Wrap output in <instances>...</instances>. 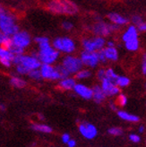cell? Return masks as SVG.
<instances>
[{
  "label": "cell",
  "instance_id": "6da1fadb",
  "mask_svg": "<svg viewBox=\"0 0 146 147\" xmlns=\"http://www.w3.org/2000/svg\"><path fill=\"white\" fill-rule=\"evenodd\" d=\"M48 9L55 14L75 16L79 8L75 3L71 0H51L48 4Z\"/></svg>",
  "mask_w": 146,
  "mask_h": 147
},
{
  "label": "cell",
  "instance_id": "7a4b0ae2",
  "mask_svg": "<svg viewBox=\"0 0 146 147\" xmlns=\"http://www.w3.org/2000/svg\"><path fill=\"white\" fill-rule=\"evenodd\" d=\"M38 46L39 51L36 55H37V57L39 58L41 64L53 65L59 58L60 53L54 49L49 41H45L43 43L38 44Z\"/></svg>",
  "mask_w": 146,
  "mask_h": 147
},
{
  "label": "cell",
  "instance_id": "3957f363",
  "mask_svg": "<svg viewBox=\"0 0 146 147\" xmlns=\"http://www.w3.org/2000/svg\"><path fill=\"white\" fill-rule=\"evenodd\" d=\"M0 31L5 36H13L19 31V26L16 24V19L13 14L6 12L0 16Z\"/></svg>",
  "mask_w": 146,
  "mask_h": 147
},
{
  "label": "cell",
  "instance_id": "277c9868",
  "mask_svg": "<svg viewBox=\"0 0 146 147\" xmlns=\"http://www.w3.org/2000/svg\"><path fill=\"white\" fill-rule=\"evenodd\" d=\"M13 65H21L24 67H25L29 72L34 70V69H39L40 67V61L39 60V58L37 57L36 54L32 55H18L14 56L13 58Z\"/></svg>",
  "mask_w": 146,
  "mask_h": 147
},
{
  "label": "cell",
  "instance_id": "5b68a950",
  "mask_svg": "<svg viewBox=\"0 0 146 147\" xmlns=\"http://www.w3.org/2000/svg\"><path fill=\"white\" fill-rule=\"evenodd\" d=\"M52 46L59 53H64L67 55L73 54L76 49L75 41L67 36L57 37L53 40Z\"/></svg>",
  "mask_w": 146,
  "mask_h": 147
},
{
  "label": "cell",
  "instance_id": "8992f818",
  "mask_svg": "<svg viewBox=\"0 0 146 147\" xmlns=\"http://www.w3.org/2000/svg\"><path fill=\"white\" fill-rule=\"evenodd\" d=\"M119 28V26L113 24L111 23H106V22L103 21H100L92 25V31L94 33V35L105 38V37L109 36L111 33L118 31Z\"/></svg>",
  "mask_w": 146,
  "mask_h": 147
},
{
  "label": "cell",
  "instance_id": "52a82bcc",
  "mask_svg": "<svg viewBox=\"0 0 146 147\" xmlns=\"http://www.w3.org/2000/svg\"><path fill=\"white\" fill-rule=\"evenodd\" d=\"M61 65L65 68V70L70 74V76L75 75V74L80 69H82L83 67L80 57L74 56L72 54H68L65 57H64Z\"/></svg>",
  "mask_w": 146,
  "mask_h": 147
},
{
  "label": "cell",
  "instance_id": "ba28073f",
  "mask_svg": "<svg viewBox=\"0 0 146 147\" xmlns=\"http://www.w3.org/2000/svg\"><path fill=\"white\" fill-rule=\"evenodd\" d=\"M106 45V40L103 37L94 36L92 38L83 39L82 41V46L83 50L91 51V52H97V51L102 49Z\"/></svg>",
  "mask_w": 146,
  "mask_h": 147
},
{
  "label": "cell",
  "instance_id": "9c48e42d",
  "mask_svg": "<svg viewBox=\"0 0 146 147\" xmlns=\"http://www.w3.org/2000/svg\"><path fill=\"white\" fill-rule=\"evenodd\" d=\"M11 40H12V45L20 49H25L31 45L32 37L27 32L19 30L17 32L11 36Z\"/></svg>",
  "mask_w": 146,
  "mask_h": 147
},
{
  "label": "cell",
  "instance_id": "30bf717a",
  "mask_svg": "<svg viewBox=\"0 0 146 147\" xmlns=\"http://www.w3.org/2000/svg\"><path fill=\"white\" fill-rule=\"evenodd\" d=\"M40 76L42 79L46 80H51V81H56V80H60V75L58 73L57 69L53 65L49 64H41L39 68Z\"/></svg>",
  "mask_w": 146,
  "mask_h": 147
},
{
  "label": "cell",
  "instance_id": "8fae6325",
  "mask_svg": "<svg viewBox=\"0 0 146 147\" xmlns=\"http://www.w3.org/2000/svg\"><path fill=\"white\" fill-rule=\"evenodd\" d=\"M80 58H81L83 65L88 68H95L100 63L98 52H91V51L83 50L80 55Z\"/></svg>",
  "mask_w": 146,
  "mask_h": 147
},
{
  "label": "cell",
  "instance_id": "7c38bea8",
  "mask_svg": "<svg viewBox=\"0 0 146 147\" xmlns=\"http://www.w3.org/2000/svg\"><path fill=\"white\" fill-rule=\"evenodd\" d=\"M100 87L102 91L104 92L106 97L107 96H116L119 94L120 88L116 85V84L112 81L107 78H103L100 80Z\"/></svg>",
  "mask_w": 146,
  "mask_h": 147
},
{
  "label": "cell",
  "instance_id": "4fadbf2b",
  "mask_svg": "<svg viewBox=\"0 0 146 147\" xmlns=\"http://www.w3.org/2000/svg\"><path fill=\"white\" fill-rule=\"evenodd\" d=\"M79 131L81 132V134L88 139H92L97 136V128L93 126V125L83 122L80 124L79 126Z\"/></svg>",
  "mask_w": 146,
  "mask_h": 147
},
{
  "label": "cell",
  "instance_id": "5bb4252c",
  "mask_svg": "<svg viewBox=\"0 0 146 147\" xmlns=\"http://www.w3.org/2000/svg\"><path fill=\"white\" fill-rule=\"evenodd\" d=\"M13 57V54L8 49L0 46V63L2 65L5 67H10L13 65L12 61Z\"/></svg>",
  "mask_w": 146,
  "mask_h": 147
},
{
  "label": "cell",
  "instance_id": "9a60e30c",
  "mask_svg": "<svg viewBox=\"0 0 146 147\" xmlns=\"http://www.w3.org/2000/svg\"><path fill=\"white\" fill-rule=\"evenodd\" d=\"M75 92L83 99L90 100L92 98V89L83 84H75L74 89Z\"/></svg>",
  "mask_w": 146,
  "mask_h": 147
},
{
  "label": "cell",
  "instance_id": "2e32d148",
  "mask_svg": "<svg viewBox=\"0 0 146 147\" xmlns=\"http://www.w3.org/2000/svg\"><path fill=\"white\" fill-rule=\"evenodd\" d=\"M108 19L111 24H116L119 27L125 26V25L128 24V23H129L128 18L125 17L118 13H109L108 14Z\"/></svg>",
  "mask_w": 146,
  "mask_h": 147
},
{
  "label": "cell",
  "instance_id": "e0dca14e",
  "mask_svg": "<svg viewBox=\"0 0 146 147\" xmlns=\"http://www.w3.org/2000/svg\"><path fill=\"white\" fill-rule=\"evenodd\" d=\"M101 52L105 57V59L107 61L116 62L118 59V50L116 47H107L105 46L101 49Z\"/></svg>",
  "mask_w": 146,
  "mask_h": 147
},
{
  "label": "cell",
  "instance_id": "ac0fdd59",
  "mask_svg": "<svg viewBox=\"0 0 146 147\" xmlns=\"http://www.w3.org/2000/svg\"><path fill=\"white\" fill-rule=\"evenodd\" d=\"M135 39H139V32L137 31V29L135 25L131 24L126 28L125 32L122 34V40L125 43L126 41L133 40Z\"/></svg>",
  "mask_w": 146,
  "mask_h": 147
},
{
  "label": "cell",
  "instance_id": "d6986e66",
  "mask_svg": "<svg viewBox=\"0 0 146 147\" xmlns=\"http://www.w3.org/2000/svg\"><path fill=\"white\" fill-rule=\"evenodd\" d=\"M76 84V81L75 77H71V76H67L65 78L60 79L59 84H58V86H59L61 89L63 90H73L74 87Z\"/></svg>",
  "mask_w": 146,
  "mask_h": 147
},
{
  "label": "cell",
  "instance_id": "ffe728a7",
  "mask_svg": "<svg viewBox=\"0 0 146 147\" xmlns=\"http://www.w3.org/2000/svg\"><path fill=\"white\" fill-rule=\"evenodd\" d=\"M92 98L97 103H101L106 98L104 92L102 91L100 85H95L92 88Z\"/></svg>",
  "mask_w": 146,
  "mask_h": 147
},
{
  "label": "cell",
  "instance_id": "44dd1931",
  "mask_svg": "<svg viewBox=\"0 0 146 147\" xmlns=\"http://www.w3.org/2000/svg\"><path fill=\"white\" fill-rule=\"evenodd\" d=\"M118 115L120 119H122L124 120H126V121H130V122H138L140 120L139 117H137L135 115L129 114L126 111H123V110H119V111L118 112Z\"/></svg>",
  "mask_w": 146,
  "mask_h": 147
},
{
  "label": "cell",
  "instance_id": "7402d4cb",
  "mask_svg": "<svg viewBox=\"0 0 146 147\" xmlns=\"http://www.w3.org/2000/svg\"><path fill=\"white\" fill-rule=\"evenodd\" d=\"M125 47L128 51L135 52V51H137L140 48V40H139V39H135L133 40L126 41V42H125Z\"/></svg>",
  "mask_w": 146,
  "mask_h": 147
},
{
  "label": "cell",
  "instance_id": "603a6c76",
  "mask_svg": "<svg viewBox=\"0 0 146 147\" xmlns=\"http://www.w3.org/2000/svg\"><path fill=\"white\" fill-rule=\"evenodd\" d=\"M115 84L119 88H125L130 84V79L126 76H118L115 81Z\"/></svg>",
  "mask_w": 146,
  "mask_h": 147
},
{
  "label": "cell",
  "instance_id": "cb8c5ba5",
  "mask_svg": "<svg viewBox=\"0 0 146 147\" xmlns=\"http://www.w3.org/2000/svg\"><path fill=\"white\" fill-rule=\"evenodd\" d=\"M10 84L13 87L19 88V89L25 87V85H26L25 80H24L23 78H21V77H18V76H13V77H11V79H10Z\"/></svg>",
  "mask_w": 146,
  "mask_h": 147
},
{
  "label": "cell",
  "instance_id": "d4e9b609",
  "mask_svg": "<svg viewBox=\"0 0 146 147\" xmlns=\"http://www.w3.org/2000/svg\"><path fill=\"white\" fill-rule=\"evenodd\" d=\"M92 76V72L91 70L89 69H80L75 75V79H78V80H83V79H87V78H89L91 77Z\"/></svg>",
  "mask_w": 146,
  "mask_h": 147
},
{
  "label": "cell",
  "instance_id": "484cf974",
  "mask_svg": "<svg viewBox=\"0 0 146 147\" xmlns=\"http://www.w3.org/2000/svg\"><path fill=\"white\" fill-rule=\"evenodd\" d=\"M32 128L36 131H40L42 133H51L52 128L47 125H41V124H34L32 126Z\"/></svg>",
  "mask_w": 146,
  "mask_h": 147
},
{
  "label": "cell",
  "instance_id": "4316f807",
  "mask_svg": "<svg viewBox=\"0 0 146 147\" xmlns=\"http://www.w3.org/2000/svg\"><path fill=\"white\" fill-rule=\"evenodd\" d=\"M118 75L115 72V70L113 68H107V69H105V78L112 81V82L115 83V81H116V77H118Z\"/></svg>",
  "mask_w": 146,
  "mask_h": 147
},
{
  "label": "cell",
  "instance_id": "83f0119b",
  "mask_svg": "<svg viewBox=\"0 0 146 147\" xmlns=\"http://www.w3.org/2000/svg\"><path fill=\"white\" fill-rule=\"evenodd\" d=\"M28 76L34 81H40V79H42L39 69H34V70L30 71L28 73Z\"/></svg>",
  "mask_w": 146,
  "mask_h": 147
},
{
  "label": "cell",
  "instance_id": "f1b7e54d",
  "mask_svg": "<svg viewBox=\"0 0 146 147\" xmlns=\"http://www.w3.org/2000/svg\"><path fill=\"white\" fill-rule=\"evenodd\" d=\"M56 67H57L58 73H59V75H60V79H63V78H65V77H67V76H70V74L67 70H65V68L63 67L61 64L57 65Z\"/></svg>",
  "mask_w": 146,
  "mask_h": 147
},
{
  "label": "cell",
  "instance_id": "f546056e",
  "mask_svg": "<svg viewBox=\"0 0 146 147\" xmlns=\"http://www.w3.org/2000/svg\"><path fill=\"white\" fill-rule=\"evenodd\" d=\"M131 22H132L133 25L136 26L139 24H141L142 22H143V19L141 16H139V14H135V16H134L132 18H131Z\"/></svg>",
  "mask_w": 146,
  "mask_h": 147
},
{
  "label": "cell",
  "instance_id": "4dcf8cb0",
  "mask_svg": "<svg viewBox=\"0 0 146 147\" xmlns=\"http://www.w3.org/2000/svg\"><path fill=\"white\" fill-rule=\"evenodd\" d=\"M62 27L65 31H71L74 28V24L70 21H64L62 23Z\"/></svg>",
  "mask_w": 146,
  "mask_h": 147
},
{
  "label": "cell",
  "instance_id": "1f68e13d",
  "mask_svg": "<svg viewBox=\"0 0 146 147\" xmlns=\"http://www.w3.org/2000/svg\"><path fill=\"white\" fill-rule=\"evenodd\" d=\"M15 70H16V72L19 74V75H23V76L24 75H28V73H29V71L21 65H15Z\"/></svg>",
  "mask_w": 146,
  "mask_h": 147
},
{
  "label": "cell",
  "instance_id": "d6a6232c",
  "mask_svg": "<svg viewBox=\"0 0 146 147\" xmlns=\"http://www.w3.org/2000/svg\"><path fill=\"white\" fill-rule=\"evenodd\" d=\"M118 104L120 106H126V103H127V98L126 95H124V94H119V96H118Z\"/></svg>",
  "mask_w": 146,
  "mask_h": 147
},
{
  "label": "cell",
  "instance_id": "836d02e7",
  "mask_svg": "<svg viewBox=\"0 0 146 147\" xmlns=\"http://www.w3.org/2000/svg\"><path fill=\"white\" fill-rule=\"evenodd\" d=\"M122 129L118 127H112L108 129V133L113 136H120L122 134Z\"/></svg>",
  "mask_w": 146,
  "mask_h": 147
},
{
  "label": "cell",
  "instance_id": "e575fe53",
  "mask_svg": "<svg viewBox=\"0 0 146 147\" xmlns=\"http://www.w3.org/2000/svg\"><path fill=\"white\" fill-rule=\"evenodd\" d=\"M34 41L37 44H40V43H43L45 41H49V39L45 36H39V37H36V38L34 39Z\"/></svg>",
  "mask_w": 146,
  "mask_h": 147
},
{
  "label": "cell",
  "instance_id": "d590c367",
  "mask_svg": "<svg viewBox=\"0 0 146 147\" xmlns=\"http://www.w3.org/2000/svg\"><path fill=\"white\" fill-rule=\"evenodd\" d=\"M135 27H136L137 31L139 32H144L146 31V23L143 21V22H142L141 24H139L138 25H136Z\"/></svg>",
  "mask_w": 146,
  "mask_h": 147
},
{
  "label": "cell",
  "instance_id": "8d00e7d4",
  "mask_svg": "<svg viewBox=\"0 0 146 147\" xmlns=\"http://www.w3.org/2000/svg\"><path fill=\"white\" fill-rule=\"evenodd\" d=\"M142 73L143 75H146V56L145 54L143 56V59H142Z\"/></svg>",
  "mask_w": 146,
  "mask_h": 147
},
{
  "label": "cell",
  "instance_id": "74e56055",
  "mask_svg": "<svg viewBox=\"0 0 146 147\" xmlns=\"http://www.w3.org/2000/svg\"><path fill=\"white\" fill-rule=\"evenodd\" d=\"M97 77L99 78V80H102L103 78H105V69L104 68H100L98 70Z\"/></svg>",
  "mask_w": 146,
  "mask_h": 147
},
{
  "label": "cell",
  "instance_id": "f35d334b",
  "mask_svg": "<svg viewBox=\"0 0 146 147\" xmlns=\"http://www.w3.org/2000/svg\"><path fill=\"white\" fill-rule=\"evenodd\" d=\"M129 138H130V140L132 142H134V143H138V142H140V140H141L140 136H137V135H135V134L130 135Z\"/></svg>",
  "mask_w": 146,
  "mask_h": 147
},
{
  "label": "cell",
  "instance_id": "ab89813d",
  "mask_svg": "<svg viewBox=\"0 0 146 147\" xmlns=\"http://www.w3.org/2000/svg\"><path fill=\"white\" fill-rule=\"evenodd\" d=\"M107 47H116V42L113 40H106V45Z\"/></svg>",
  "mask_w": 146,
  "mask_h": 147
},
{
  "label": "cell",
  "instance_id": "60d3db41",
  "mask_svg": "<svg viewBox=\"0 0 146 147\" xmlns=\"http://www.w3.org/2000/svg\"><path fill=\"white\" fill-rule=\"evenodd\" d=\"M69 139H70V136L68 134H64L63 136H62V140L64 143H67L69 141Z\"/></svg>",
  "mask_w": 146,
  "mask_h": 147
},
{
  "label": "cell",
  "instance_id": "b9f144b4",
  "mask_svg": "<svg viewBox=\"0 0 146 147\" xmlns=\"http://www.w3.org/2000/svg\"><path fill=\"white\" fill-rule=\"evenodd\" d=\"M6 12H7V11L5 10V8L4 7V5L0 4V16H3V14H4V13H5Z\"/></svg>",
  "mask_w": 146,
  "mask_h": 147
},
{
  "label": "cell",
  "instance_id": "7bdbcfd3",
  "mask_svg": "<svg viewBox=\"0 0 146 147\" xmlns=\"http://www.w3.org/2000/svg\"><path fill=\"white\" fill-rule=\"evenodd\" d=\"M67 144H68L69 147H75L76 143H75V140H71V139H69V141L67 142Z\"/></svg>",
  "mask_w": 146,
  "mask_h": 147
},
{
  "label": "cell",
  "instance_id": "ee69618b",
  "mask_svg": "<svg viewBox=\"0 0 146 147\" xmlns=\"http://www.w3.org/2000/svg\"><path fill=\"white\" fill-rule=\"evenodd\" d=\"M4 37H5V35L1 32V31H0V45H1V43H2V40H3V39H4Z\"/></svg>",
  "mask_w": 146,
  "mask_h": 147
},
{
  "label": "cell",
  "instance_id": "f6af8a7d",
  "mask_svg": "<svg viewBox=\"0 0 146 147\" xmlns=\"http://www.w3.org/2000/svg\"><path fill=\"white\" fill-rule=\"evenodd\" d=\"M143 131H144V127L141 126V127H139V132H140V133H143Z\"/></svg>",
  "mask_w": 146,
  "mask_h": 147
},
{
  "label": "cell",
  "instance_id": "bcb514c9",
  "mask_svg": "<svg viewBox=\"0 0 146 147\" xmlns=\"http://www.w3.org/2000/svg\"><path fill=\"white\" fill-rule=\"evenodd\" d=\"M0 109H2V110H5V107L4 104H0Z\"/></svg>",
  "mask_w": 146,
  "mask_h": 147
},
{
  "label": "cell",
  "instance_id": "7dc6e473",
  "mask_svg": "<svg viewBox=\"0 0 146 147\" xmlns=\"http://www.w3.org/2000/svg\"><path fill=\"white\" fill-rule=\"evenodd\" d=\"M110 106H111L112 109H114V110H116V106H115V105H114L113 103H111V104H110Z\"/></svg>",
  "mask_w": 146,
  "mask_h": 147
}]
</instances>
